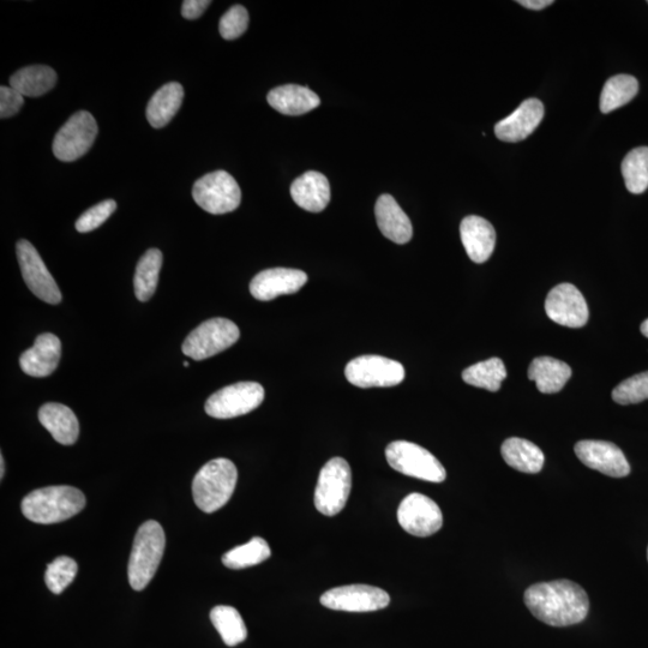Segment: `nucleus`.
I'll return each mask as SVG.
<instances>
[{
    "mask_svg": "<svg viewBox=\"0 0 648 648\" xmlns=\"http://www.w3.org/2000/svg\"><path fill=\"white\" fill-rule=\"evenodd\" d=\"M77 570V563L71 557H57L56 560L48 564L46 569L45 581L48 590L54 594L62 593L75 580Z\"/></svg>",
    "mask_w": 648,
    "mask_h": 648,
    "instance_id": "35",
    "label": "nucleus"
},
{
    "mask_svg": "<svg viewBox=\"0 0 648 648\" xmlns=\"http://www.w3.org/2000/svg\"><path fill=\"white\" fill-rule=\"evenodd\" d=\"M210 621L227 646H237L248 638V629H246L243 618L232 606H215L210 611Z\"/></svg>",
    "mask_w": 648,
    "mask_h": 648,
    "instance_id": "30",
    "label": "nucleus"
},
{
    "mask_svg": "<svg viewBox=\"0 0 648 648\" xmlns=\"http://www.w3.org/2000/svg\"><path fill=\"white\" fill-rule=\"evenodd\" d=\"M525 604L534 617L551 627L578 624L590 610L584 588L569 580L539 582L528 587Z\"/></svg>",
    "mask_w": 648,
    "mask_h": 648,
    "instance_id": "1",
    "label": "nucleus"
},
{
    "mask_svg": "<svg viewBox=\"0 0 648 648\" xmlns=\"http://www.w3.org/2000/svg\"><path fill=\"white\" fill-rule=\"evenodd\" d=\"M389 594L369 585H348L332 588L322 594L321 604L328 609L347 612H370L387 608Z\"/></svg>",
    "mask_w": 648,
    "mask_h": 648,
    "instance_id": "14",
    "label": "nucleus"
},
{
    "mask_svg": "<svg viewBox=\"0 0 648 648\" xmlns=\"http://www.w3.org/2000/svg\"><path fill=\"white\" fill-rule=\"evenodd\" d=\"M612 399L620 405H634L648 399V371L627 378L612 390Z\"/></svg>",
    "mask_w": 648,
    "mask_h": 648,
    "instance_id": "36",
    "label": "nucleus"
},
{
    "mask_svg": "<svg viewBox=\"0 0 648 648\" xmlns=\"http://www.w3.org/2000/svg\"><path fill=\"white\" fill-rule=\"evenodd\" d=\"M291 196L300 208L320 213L330 202V184L322 173L309 171L294 180Z\"/></svg>",
    "mask_w": 648,
    "mask_h": 648,
    "instance_id": "22",
    "label": "nucleus"
},
{
    "mask_svg": "<svg viewBox=\"0 0 648 648\" xmlns=\"http://www.w3.org/2000/svg\"><path fill=\"white\" fill-rule=\"evenodd\" d=\"M57 74L50 66H27L15 72L10 78V87L23 96L38 98L56 86Z\"/></svg>",
    "mask_w": 648,
    "mask_h": 648,
    "instance_id": "28",
    "label": "nucleus"
},
{
    "mask_svg": "<svg viewBox=\"0 0 648 648\" xmlns=\"http://www.w3.org/2000/svg\"><path fill=\"white\" fill-rule=\"evenodd\" d=\"M352 490V471L345 459L333 458L322 467L315 491V506L323 515L335 516L345 508Z\"/></svg>",
    "mask_w": 648,
    "mask_h": 648,
    "instance_id": "5",
    "label": "nucleus"
},
{
    "mask_svg": "<svg viewBox=\"0 0 648 648\" xmlns=\"http://www.w3.org/2000/svg\"><path fill=\"white\" fill-rule=\"evenodd\" d=\"M460 236L468 257L474 263L488 261L495 250V228L480 216H466L460 225Z\"/></svg>",
    "mask_w": 648,
    "mask_h": 648,
    "instance_id": "20",
    "label": "nucleus"
},
{
    "mask_svg": "<svg viewBox=\"0 0 648 648\" xmlns=\"http://www.w3.org/2000/svg\"><path fill=\"white\" fill-rule=\"evenodd\" d=\"M184 366H185V368H189V366H190L189 362H185Z\"/></svg>",
    "mask_w": 648,
    "mask_h": 648,
    "instance_id": "44",
    "label": "nucleus"
},
{
    "mask_svg": "<svg viewBox=\"0 0 648 648\" xmlns=\"http://www.w3.org/2000/svg\"><path fill=\"white\" fill-rule=\"evenodd\" d=\"M544 117V106L537 99H528L495 126L498 140L515 143L526 140Z\"/></svg>",
    "mask_w": 648,
    "mask_h": 648,
    "instance_id": "18",
    "label": "nucleus"
},
{
    "mask_svg": "<svg viewBox=\"0 0 648 648\" xmlns=\"http://www.w3.org/2000/svg\"><path fill=\"white\" fill-rule=\"evenodd\" d=\"M86 507V497L74 486H47L23 498L22 513L35 524L50 525L69 520Z\"/></svg>",
    "mask_w": 648,
    "mask_h": 648,
    "instance_id": "2",
    "label": "nucleus"
},
{
    "mask_svg": "<svg viewBox=\"0 0 648 648\" xmlns=\"http://www.w3.org/2000/svg\"><path fill=\"white\" fill-rule=\"evenodd\" d=\"M60 358H62V344L58 336L44 333L36 338L32 348L22 353L20 365L24 374L46 377L56 371Z\"/></svg>",
    "mask_w": 648,
    "mask_h": 648,
    "instance_id": "19",
    "label": "nucleus"
},
{
    "mask_svg": "<svg viewBox=\"0 0 648 648\" xmlns=\"http://www.w3.org/2000/svg\"><path fill=\"white\" fill-rule=\"evenodd\" d=\"M117 203L113 200H106L96 206L89 208L87 212H84L80 218L76 221L75 227L76 230L80 233H87L90 231L96 230L104 222L110 218V216L116 212Z\"/></svg>",
    "mask_w": 648,
    "mask_h": 648,
    "instance_id": "38",
    "label": "nucleus"
},
{
    "mask_svg": "<svg viewBox=\"0 0 648 648\" xmlns=\"http://www.w3.org/2000/svg\"><path fill=\"white\" fill-rule=\"evenodd\" d=\"M386 458L390 467L405 476L426 480L431 483H442L447 477L440 461L429 450L407 441H395L386 449Z\"/></svg>",
    "mask_w": 648,
    "mask_h": 648,
    "instance_id": "6",
    "label": "nucleus"
},
{
    "mask_svg": "<svg viewBox=\"0 0 648 648\" xmlns=\"http://www.w3.org/2000/svg\"><path fill=\"white\" fill-rule=\"evenodd\" d=\"M378 228L383 236L396 244H406L413 236L410 218L390 195L378 197L375 207Z\"/></svg>",
    "mask_w": 648,
    "mask_h": 648,
    "instance_id": "21",
    "label": "nucleus"
},
{
    "mask_svg": "<svg viewBox=\"0 0 648 648\" xmlns=\"http://www.w3.org/2000/svg\"><path fill=\"white\" fill-rule=\"evenodd\" d=\"M24 105V96L11 87L0 88V117L10 118L20 112Z\"/></svg>",
    "mask_w": 648,
    "mask_h": 648,
    "instance_id": "39",
    "label": "nucleus"
},
{
    "mask_svg": "<svg viewBox=\"0 0 648 648\" xmlns=\"http://www.w3.org/2000/svg\"><path fill=\"white\" fill-rule=\"evenodd\" d=\"M263 400L264 389L260 383L239 382L218 390L204 408L210 417L231 419L256 410Z\"/></svg>",
    "mask_w": 648,
    "mask_h": 648,
    "instance_id": "9",
    "label": "nucleus"
},
{
    "mask_svg": "<svg viewBox=\"0 0 648 648\" xmlns=\"http://www.w3.org/2000/svg\"><path fill=\"white\" fill-rule=\"evenodd\" d=\"M570 377H572L570 366L551 357L534 359L528 369V378L536 383L539 392L543 394L561 392Z\"/></svg>",
    "mask_w": 648,
    "mask_h": 648,
    "instance_id": "25",
    "label": "nucleus"
},
{
    "mask_svg": "<svg viewBox=\"0 0 648 648\" xmlns=\"http://www.w3.org/2000/svg\"><path fill=\"white\" fill-rule=\"evenodd\" d=\"M347 381L359 388L398 386L405 378V369L396 360L382 356H362L346 365Z\"/></svg>",
    "mask_w": 648,
    "mask_h": 648,
    "instance_id": "10",
    "label": "nucleus"
},
{
    "mask_svg": "<svg viewBox=\"0 0 648 648\" xmlns=\"http://www.w3.org/2000/svg\"><path fill=\"white\" fill-rule=\"evenodd\" d=\"M16 254L23 280L29 290L48 304H59L62 293L34 245L26 239H21L16 245Z\"/></svg>",
    "mask_w": 648,
    "mask_h": 648,
    "instance_id": "12",
    "label": "nucleus"
},
{
    "mask_svg": "<svg viewBox=\"0 0 648 648\" xmlns=\"http://www.w3.org/2000/svg\"><path fill=\"white\" fill-rule=\"evenodd\" d=\"M212 4L209 0H185L182 6V15L186 20H196Z\"/></svg>",
    "mask_w": 648,
    "mask_h": 648,
    "instance_id": "40",
    "label": "nucleus"
},
{
    "mask_svg": "<svg viewBox=\"0 0 648 648\" xmlns=\"http://www.w3.org/2000/svg\"><path fill=\"white\" fill-rule=\"evenodd\" d=\"M236 323L226 318H212L203 322L188 335L182 346L185 356L204 360L230 348L239 340Z\"/></svg>",
    "mask_w": 648,
    "mask_h": 648,
    "instance_id": "7",
    "label": "nucleus"
},
{
    "mask_svg": "<svg viewBox=\"0 0 648 648\" xmlns=\"http://www.w3.org/2000/svg\"><path fill=\"white\" fill-rule=\"evenodd\" d=\"M641 333L648 338V318L641 324Z\"/></svg>",
    "mask_w": 648,
    "mask_h": 648,
    "instance_id": "42",
    "label": "nucleus"
},
{
    "mask_svg": "<svg viewBox=\"0 0 648 648\" xmlns=\"http://www.w3.org/2000/svg\"><path fill=\"white\" fill-rule=\"evenodd\" d=\"M39 420L54 440L64 446L74 444L80 435L76 414L68 406L48 402L40 408Z\"/></svg>",
    "mask_w": 648,
    "mask_h": 648,
    "instance_id": "24",
    "label": "nucleus"
},
{
    "mask_svg": "<svg viewBox=\"0 0 648 648\" xmlns=\"http://www.w3.org/2000/svg\"><path fill=\"white\" fill-rule=\"evenodd\" d=\"M622 174L629 192L640 195L648 188V147L629 152L622 162Z\"/></svg>",
    "mask_w": 648,
    "mask_h": 648,
    "instance_id": "34",
    "label": "nucleus"
},
{
    "mask_svg": "<svg viewBox=\"0 0 648 648\" xmlns=\"http://www.w3.org/2000/svg\"><path fill=\"white\" fill-rule=\"evenodd\" d=\"M518 3L531 10H543L546 6L554 4L552 0H519Z\"/></svg>",
    "mask_w": 648,
    "mask_h": 648,
    "instance_id": "41",
    "label": "nucleus"
},
{
    "mask_svg": "<svg viewBox=\"0 0 648 648\" xmlns=\"http://www.w3.org/2000/svg\"><path fill=\"white\" fill-rule=\"evenodd\" d=\"M192 197L206 212L221 215L233 212L242 201V191L230 173L215 171L198 179Z\"/></svg>",
    "mask_w": 648,
    "mask_h": 648,
    "instance_id": "8",
    "label": "nucleus"
},
{
    "mask_svg": "<svg viewBox=\"0 0 648 648\" xmlns=\"http://www.w3.org/2000/svg\"><path fill=\"white\" fill-rule=\"evenodd\" d=\"M272 555L269 545L261 537H254L249 543L239 545L224 556H222V563L230 569H244L252 566H257Z\"/></svg>",
    "mask_w": 648,
    "mask_h": 648,
    "instance_id": "33",
    "label": "nucleus"
},
{
    "mask_svg": "<svg viewBox=\"0 0 648 648\" xmlns=\"http://www.w3.org/2000/svg\"><path fill=\"white\" fill-rule=\"evenodd\" d=\"M96 136L98 124L92 114L87 111L77 112L54 137L53 154L60 161H76L92 148Z\"/></svg>",
    "mask_w": 648,
    "mask_h": 648,
    "instance_id": "11",
    "label": "nucleus"
},
{
    "mask_svg": "<svg viewBox=\"0 0 648 648\" xmlns=\"http://www.w3.org/2000/svg\"><path fill=\"white\" fill-rule=\"evenodd\" d=\"M184 99L182 84L171 82L161 87L150 99L147 119L155 129L164 128L179 111Z\"/></svg>",
    "mask_w": 648,
    "mask_h": 648,
    "instance_id": "26",
    "label": "nucleus"
},
{
    "mask_svg": "<svg viewBox=\"0 0 648 648\" xmlns=\"http://www.w3.org/2000/svg\"><path fill=\"white\" fill-rule=\"evenodd\" d=\"M507 378V369L500 358H490L462 372V380L470 386L498 392Z\"/></svg>",
    "mask_w": 648,
    "mask_h": 648,
    "instance_id": "31",
    "label": "nucleus"
},
{
    "mask_svg": "<svg viewBox=\"0 0 648 648\" xmlns=\"http://www.w3.org/2000/svg\"><path fill=\"white\" fill-rule=\"evenodd\" d=\"M165 532L159 522L149 520L138 528L129 560V582L135 591H142L152 581L164 556Z\"/></svg>",
    "mask_w": 648,
    "mask_h": 648,
    "instance_id": "4",
    "label": "nucleus"
},
{
    "mask_svg": "<svg viewBox=\"0 0 648 648\" xmlns=\"http://www.w3.org/2000/svg\"><path fill=\"white\" fill-rule=\"evenodd\" d=\"M268 104L286 116H302L321 105L318 95L308 87L286 84L270 90Z\"/></svg>",
    "mask_w": 648,
    "mask_h": 648,
    "instance_id": "23",
    "label": "nucleus"
},
{
    "mask_svg": "<svg viewBox=\"0 0 648 648\" xmlns=\"http://www.w3.org/2000/svg\"><path fill=\"white\" fill-rule=\"evenodd\" d=\"M238 471L231 460L209 461L197 472L192 482L196 506L204 513H214L230 501L236 490Z\"/></svg>",
    "mask_w": 648,
    "mask_h": 648,
    "instance_id": "3",
    "label": "nucleus"
},
{
    "mask_svg": "<svg viewBox=\"0 0 648 648\" xmlns=\"http://www.w3.org/2000/svg\"><path fill=\"white\" fill-rule=\"evenodd\" d=\"M545 311L551 321L564 327L581 328L588 321L586 300L572 284L552 288L545 300Z\"/></svg>",
    "mask_w": 648,
    "mask_h": 648,
    "instance_id": "15",
    "label": "nucleus"
},
{
    "mask_svg": "<svg viewBox=\"0 0 648 648\" xmlns=\"http://www.w3.org/2000/svg\"><path fill=\"white\" fill-rule=\"evenodd\" d=\"M638 90V80L633 76L617 75L611 77L605 83L602 95H600V111L610 113L627 105L638 94Z\"/></svg>",
    "mask_w": 648,
    "mask_h": 648,
    "instance_id": "32",
    "label": "nucleus"
},
{
    "mask_svg": "<svg viewBox=\"0 0 648 648\" xmlns=\"http://www.w3.org/2000/svg\"><path fill=\"white\" fill-rule=\"evenodd\" d=\"M647 560H648V549H647Z\"/></svg>",
    "mask_w": 648,
    "mask_h": 648,
    "instance_id": "45",
    "label": "nucleus"
},
{
    "mask_svg": "<svg viewBox=\"0 0 648 648\" xmlns=\"http://www.w3.org/2000/svg\"><path fill=\"white\" fill-rule=\"evenodd\" d=\"M249 26L248 10L242 5H234L221 17L219 32L225 40H234L242 36Z\"/></svg>",
    "mask_w": 648,
    "mask_h": 648,
    "instance_id": "37",
    "label": "nucleus"
},
{
    "mask_svg": "<svg viewBox=\"0 0 648 648\" xmlns=\"http://www.w3.org/2000/svg\"><path fill=\"white\" fill-rule=\"evenodd\" d=\"M162 266V252L159 249H150L138 261L134 276L136 298L140 302H147L153 297L158 287L159 274Z\"/></svg>",
    "mask_w": 648,
    "mask_h": 648,
    "instance_id": "29",
    "label": "nucleus"
},
{
    "mask_svg": "<svg viewBox=\"0 0 648 648\" xmlns=\"http://www.w3.org/2000/svg\"><path fill=\"white\" fill-rule=\"evenodd\" d=\"M5 465H4V456L0 455V478H4Z\"/></svg>",
    "mask_w": 648,
    "mask_h": 648,
    "instance_id": "43",
    "label": "nucleus"
},
{
    "mask_svg": "<svg viewBox=\"0 0 648 648\" xmlns=\"http://www.w3.org/2000/svg\"><path fill=\"white\" fill-rule=\"evenodd\" d=\"M308 282L303 270L272 268L258 273L250 282L252 297L261 302H269L285 294L297 293Z\"/></svg>",
    "mask_w": 648,
    "mask_h": 648,
    "instance_id": "17",
    "label": "nucleus"
},
{
    "mask_svg": "<svg viewBox=\"0 0 648 648\" xmlns=\"http://www.w3.org/2000/svg\"><path fill=\"white\" fill-rule=\"evenodd\" d=\"M574 449L582 464L605 476L623 478L630 473L626 456L614 443L585 440L576 443Z\"/></svg>",
    "mask_w": 648,
    "mask_h": 648,
    "instance_id": "16",
    "label": "nucleus"
},
{
    "mask_svg": "<svg viewBox=\"0 0 648 648\" xmlns=\"http://www.w3.org/2000/svg\"><path fill=\"white\" fill-rule=\"evenodd\" d=\"M398 521L407 533L425 538L441 530L443 515L430 497L413 492L400 503Z\"/></svg>",
    "mask_w": 648,
    "mask_h": 648,
    "instance_id": "13",
    "label": "nucleus"
},
{
    "mask_svg": "<svg viewBox=\"0 0 648 648\" xmlns=\"http://www.w3.org/2000/svg\"><path fill=\"white\" fill-rule=\"evenodd\" d=\"M501 453L506 464L519 472L539 473L544 466L542 450L524 438H508L502 444Z\"/></svg>",
    "mask_w": 648,
    "mask_h": 648,
    "instance_id": "27",
    "label": "nucleus"
}]
</instances>
